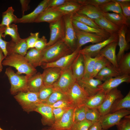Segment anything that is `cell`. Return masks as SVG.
I'll return each mask as SVG.
<instances>
[{"label": "cell", "instance_id": "7dc6e473", "mask_svg": "<svg viewBox=\"0 0 130 130\" xmlns=\"http://www.w3.org/2000/svg\"><path fill=\"white\" fill-rule=\"evenodd\" d=\"M122 119L116 125L117 130H130V115L126 116Z\"/></svg>", "mask_w": 130, "mask_h": 130}, {"label": "cell", "instance_id": "ba28073f", "mask_svg": "<svg viewBox=\"0 0 130 130\" xmlns=\"http://www.w3.org/2000/svg\"><path fill=\"white\" fill-rule=\"evenodd\" d=\"M65 27V36L63 40L72 52L76 49L77 38L71 16H63Z\"/></svg>", "mask_w": 130, "mask_h": 130}, {"label": "cell", "instance_id": "74e56055", "mask_svg": "<svg viewBox=\"0 0 130 130\" xmlns=\"http://www.w3.org/2000/svg\"><path fill=\"white\" fill-rule=\"evenodd\" d=\"M103 13L111 11L113 13L123 14L119 4L113 0L100 5L97 6Z\"/></svg>", "mask_w": 130, "mask_h": 130}, {"label": "cell", "instance_id": "680465c9", "mask_svg": "<svg viewBox=\"0 0 130 130\" xmlns=\"http://www.w3.org/2000/svg\"><path fill=\"white\" fill-rule=\"evenodd\" d=\"M88 130H103L100 121L93 124Z\"/></svg>", "mask_w": 130, "mask_h": 130}, {"label": "cell", "instance_id": "f5cc1de1", "mask_svg": "<svg viewBox=\"0 0 130 130\" xmlns=\"http://www.w3.org/2000/svg\"><path fill=\"white\" fill-rule=\"evenodd\" d=\"M47 42L45 37L43 36L39 38L36 42L34 48L40 51H42L47 47Z\"/></svg>", "mask_w": 130, "mask_h": 130}, {"label": "cell", "instance_id": "7c38bea8", "mask_svg": "<svg viewBox=\"0 0 130 130\" xmlns=\"http://www.w3.org/2000/svg\"><path fill=\"white\" fill-rule=\"evenodd\" d=\"M81 49V48H77L72 53L63 56L54 62L43 63L41 66L44 69L48 67H54L63 70L70 67Z\"/></svg>", "mask_w": 130, "mask_h": 130}, {"label": "cell", "instance_id": "277c9868", "mask_svg": "<svg viewBox=\"0 0 130 130\" xmlns=\"http://www.w3.org/2000/svg\"><path fill=\"white\" fill-rule=\"evenodd\" d=\"M14 98L23 110L28 113L35 111L38 105L41 103L38 93L29 91L21 92L15 95Z\"/></svg>", "mask_w": 130, "mask_h": 130}, {"label": "cell", "instance_id": "3957f363", "mask_svg": "<svg viewBox=\"0 0 130 130\" xmlns=\"http://www.w3.org/2000/svg\"><path fill=\"white\" fill-rule=\"evenodd\" d=\"M5 73L11 84V94L15 95L20 92L28 91L27 81L30 77L18 74L10 67L6 69Z\"/></svg>", "mask_w": 130, "mask_h": 130}, {"label": "cell", "instance_id": "30bf717a", "mask_svg": "<svg viewBox=\"0 0 130 130\" xmlns=\"http://www.w3.org/2000/svg\"><path fill=\"white\" fill-rule=\"evenodd\" d=\"M118 40V34L111 35L108 38L102 41L86 46L83 49L80 50L78 53L95 57L99 55L100 51L107 45Z\"/></svg>", "mask_w": 130, "mask_h": 130}, {"label": "cell", "instance_id": "f35d334b", "mask_svg": "<svg viewBox=\"0 0 130 130\" xmlns=\"http://www.w3.org/2000/svg\"><path fill=\"white\" fill-rule=\"evenodd\" d=\"M7 35L10 36L11 38V40L15 42H18L22 39L18 33L17 25L14 23L5 26L2 38L5 39Z\"/></svg>", "mask_w": 130, "mask_h": 130}, {"label": "cell", "instance_id": "4316f807", "mask_svg": "<svg viewBox=\"0 0 130 130\" xmlns=\"http://www.w3.org/2000/svg\"><path fill=\"white\" fill-rule=\"evenodd\" d=\"M42 73H37L28 79L27 83L28 91L38 93L44 86Z\"/></svg>", "mask_w": 130, "mask_h": 130}, {"label": "cell", "instance_id": "8fae6325", "mask_svg": "<svg viewBox=\"0 0 130 130\" xmlns=\"http://www.w3.org/2000/svg\"><path fill=\"white\" fill-rule=\"evenodd\" d=\"M123 97L121 91L117 88L112 89L107 93L104 102L97 109L101 115L109 113L114 103L117 100Z\"/></svg>", "mask_w": 130, "mask_h": 130}, {"label": "cell", "instance_id": "2e32d148", "mask_svg": "<svg viewBox=\"0 0 130 130\" xmlns=\"http://www.w3.org/2000/svg\"><path fill=\"white\" fill-rule=\"evenodd\" d=\"M50 0H43L31 12L18 18L16 23H30L34 22L37 17L48 7Z\"/></svg>", "mask_w": 130, "mask_h": 130}, {"label": "cell", "instance_id": "db71d44e", "mask_svg": "<svg viewBox=\"0 0 130 130\" xmlns=\"http://www.w3.org/2000/svg\"><path fill=\"white\" fill-rule=\"evenodd\" d=\"M121 9L123 14L126 17L130 23V2L124 3H118Z\"/></svg>", "mask_w": 130, "mask_h": 130}, {"label": "cell", "instance_id": "4fadbf2b", "mask_svg": "<svg viewBox=\"0 0 130 130\" xmlns=\"http://www.w3.org/2000/svg\"><path fill=\"white\" fill-rule=\"evenodd\" d=\"M74 30L77 38L76 48H81L82 46L89 43L95 44L106 39L96 34Z\"/></svg>", "mask_w": 130, "mask_h": 130}, {"label": "cell", "instance_id": "8d00e7d4", "mask_svg": "<svg viewBox=\"0 0 130 130\" xmlns=\"http://www.w3.org/2000/svg\"><path fill=\"white\" fill-rule=\"evenodd\" d=\"M118 69L121 75H130V52L124 54L118 63Z\"/></svg>", "mask_w": 130, "mask_h": 130}, {"label": "cell", "instance_id": "60d3db41", "mask_svg": "<svg viewBox=\"0 0 130 130\" xmlns=\"http://www.w3.org/2000/svg\"><path fill=\"white\" fill-rule=\"evenodd\" d=\"M61 100H68L66 94L59 91L55 90L45 102L42 103L50 105Z\"/></svg>", "mask_w": 130, "mask_h": 130}, {"label": "cell", "instance_id": "d590c367", "mask_svg": "<svg viewBox=\"0 0 130 130\" xmlns=\"http://www.w3.org/2000/svg\"><path fill=\"white\" fill-rule=\"evenodd\" d=\"M14 11L13 7L10 6L2 13V21L0 23V26H6L13 23H16L18 18L14 14Z\"/></svg>", "mask_w": 130, "mask_h": 130}, {"label": "cell", "instance_id": "9a60e30c", "mask_svg": "<svg viewBox=\"0 0 130 130\" xmlns=\"http://www.w3.org/2000/svg\"><path fill=\"white\" fill-rule=\"evenodd\" d=\"M124 82L127 83L130 82V75H122L111 78L104 81L98 86V87L100 90H102L107 93Z\"/></svg>", "mask_w": 130, "mask_h": 130}, {"label": "cell", "instance_id": "7402d4cb", "mask_svg": "<svg viewBox=\"0 0 130 130\" xmlns=\"http://www.w3.org/2000/svg\"><path fill=\"white\" fill-rule=\"evenodd\" d=\"M128 27L124 25L119 28L118 33V44L119 49L117 55V63L124 54L125 51L129 49V46L126 38V34L127 31Z\"/></svg>", "mask_w": 130, "mask_h": 130}, {"label": "cell", "instance_id": "bcb514c9", "mask_svg": "<svg viewBox=\"0 0 130 130\" xmlns=\"http://www.w3.org/2000/svg\"><path fill=\"white\" fill-rule=\"evenodd\" d=\"M93 124L85 119L81 122L74 123L71 130H88Z\"/></svg>", "mask_w": 130, "mask_h": 130}, {"label": "cell", "instance_id": "7a4b0ae2", "mask_svg": "<svg viewBox=\"0 0 130 130\" xmlns=\"http://www.w3.org/2000/svg\"><path fill=\"white\" fill-rule=\"evenodd\" d=\"M73 52L63 40H60L42 51V64L54 62Z\"/></svg>", "mask_w": 130, "mask_h": 130}, {"label": "cell", "instance_id": "484cf974", "mask_svg": "<svg viewBox=\"0 0 130 130\" xmlns=\"http://www.w3.org/2000/svg\"><path fill=\"white\" fill-rule=\"evenodd\" d=\"M72 23L75 29L96 34L102 36L106 39L111 35L103 29L93 28L75 20H72Z\"/></svg>", "mask_w": 130, "mask_h": 130}, {"label": "cell", "instance_id": "f907efd6", "mask_svg": "<svg viewBox=\"0 0 130 130\" xmlns=\"http://www.w3.org/2000/svg\"><path fill=\"white\" fill-rule=\"evenodd\" d=\"M39 32H31L30 35L26 38L28 49L34 48L35 44L39 38Z\"/></svg>", "mask_w": 130, "mask_h": 130}, {"label": "cell", "instance_id": "836d02e7", "mask_svg": "<svg viewBox=\"0 0 130 130\" xmlns=\"http://www.w3.org/2000/svg\"><path fill=\"white\" fill-rule=\"evenodd\" d=\"M83 55L84 65V73L83 78L91 77L95 63L99 55L95 57H92L87 55Z\"/></svg>", "mask_w": 130, "mask_h": 130}, {"label": "cell", "instance_id": "6da1fadb", "mask_svg": "<svg viewBox=\"0 0 130 130\" xmlns=\"http://www.w3.org/2000/svg\"><path fill=\"white\" fill-rule=\"evenodd\" d=\"M4 66L14 68L17 74H25L31 77L37 72L36 68L33 66L26 58L25 56L17 53L9 54L5 58L2 62Z\"/></svg>", "mask_w": 130, "mask_h": 130}, {"label": "cell", "instance_id": "8992f818", "mask_svg": "<svg viewBox=\"0 0 130 130\" xmlns=\"http://www.w3.org/2000/svg\"><path fill=\"white\" fill-rule=\"evenodd\" d=\"M130 114V110L123 109L102 116L100 122L103 130H107L116 125L123 117Z\"/></svg>", "mask_w": 130, "mask_h": 130}, {"label": "cell", "instance_id": "e0dca14e", "mask_svg": "<svg viewBox=\"0 0 130 130\" xmlns=\"http://www.w3.org/2000/svg\"><path fill=\"white\" fill-rule=\"evenodd\" d=\"M64 15L63 13L54 8L47 7L37 17L34 22H46L50 24L58 21Z\"/></svg>", "mask_w": 130, "mask_h": 130}, {"label": "cell", "instance_id": "d6986e66", "mask_svg": "<svg viewBox=\"0 0 130 130\" xmlns=\"http://www.w3.org/2000/svg\"><path fill=\"white\" fill-rule=\"evenodd\" d=\"M63 69L57 67H49L44 69L42 73L43 83L46 86L52 85L59 78Z\"/></svg>", "mask_w": 130, "mask_h": 130}, {"label": "cell", "instance_id": "5b68a950", "mask_svg": "<svg viewBox=\"0 0 130 130\" xmlns=\"http://www.w3.org/2000/svg\"><path fill=\"white\" fill-rule=\"evenodd\" d=\"M68 100L74 108L85 104L90 96L76 81L65 93Z\"/></svg>", "mask_w": 130, "mask_h": 130}, {"label": "cell", "instance_id": "ab89813d", "mask_svg": "<svg viewBox=\"0 0 130 130\" xmlns=\"http://www.w3.org/2000/svg\"><path fill=\"white\" fill-rule=\"evenodd\" d=\"M71 16L73 20L79 21L93 28L102 29L95 22L94 20L90 19L84 15L77 13Z\"/></svg>", "mask_w": 130, "mask_h": 130}, {"label": "cell", "instance_id": "f6af8a7d", "mask_svg": "<svg viewBox=\"0 0 130 130\" xmlns=\"http://www.w3.org/2000/svg\"><path fill=\"white\" fill-rule=\"evenodd\" d=\"M55 91L52 85L43 87L38 92L39 98L41 103L45 102Z\"/></svg>", "mask_w": 130, "mask_h": 130}, {"label": "cell", "instance_id": "5bb4252c", "mask_svg": "<svg viewBox=\"0 0 130 130\" xmlns=\"http://www.w3.org/2000/svg\"><path fill=\"white\" fill-rule=\"evenodd\" d=\"M74 108L67 109L61 118L55 121L51 127L52 129V130H71L74 124Z\"/></svg>", "mask_w": 130, "mask_h": 130}, {"label": "cell", "instance_id": "e575fe53", "mask_svg": "<svg viewBox=\"0 0 130 130\" xmlns=\"http://www.w3.org/2000/svg\"><path fill=\"white\" fill-rule=\"evenodd\" d=\"M123 109L130 110V91L124 97L117 100L112 106L109 113Z\"/></svg>", "mask_w": 130, "mask_h": 130}, {"label": "cell", "instance_id": "f1b7e54d", "mask_svg": "<svg viewBox=\"0 0 130 130\" xmlns=\"http://www.w3.org/2000/svg\"><path fill=\"white\" fill-rule=\"evenodd\" d=\"M82 5L75 1V0H69L63 5L54 8L63 13L64 15L72 16L77 13Z\"/></svg>", "mask_w": 130, "mask_h": 130}, {"label": "cell", "instance_id": "603a6c76", "mask_svg": "<svg viewBox=\"0 0 130 130\" xmlns=\"http://www.w3.org/2000/svg\"><path fill=\"white\" fill-rule=\"evenodd\" d=\"M6 49L8 55L15 53L25 56L28 50L26 38L22 39L17 42H13L11 40L8 42Z\"/></svg>", "mask_w": 130, "mask_h": 130}, {"label": "cell", "instance_id": "ee69618b", "mask_svg": "<svg viewBox=\"0 0 130 130\" xmlns=\"http://www.w3.org/2000/svg\"><path fill=\"white\" fill-rule=\"evenodd\" d=\"M86 107L84 105L74 108L73 115L74 123L86 119Z\"/></svg>", "mask_w": 130, "mask_h": 130}, {"label": "cell", "instance_id": "9c48e42d", "mask_svg": "<svg viewBox=\"0 0 130 130\" xmlns=\"http://www.w3.org/2000/svg\"><path fill=\"white\" fill-rule=\"evenodd\" d=\"M49 27L50 30V37L47 42V47L51 46L64 39L65 27L63 17L58 21L49 24Z\"/></svg>", "mask_w": 130, "mask_h": 130}, {"label": "cell", "instance_id": "11a10c76", "mask_svg": "<svg viewBox=\"0 0 130 130\" xmlns=\"http://www.w3.org/2000/svg\"><path fill=\"white\" fill-rule=\"evenodd\" d=\"M67 109L59 108H53L55 122L60 119Z\"/></svg>", "mask_w": 130, "mask_h": 130}, {"label": "cell", "instance_id": "6f0895ef", "mask_svg": "<svg viewBox=\"0 0 130 130\" xmlns=\"http://www.w3.org/2000/svg\"><path fill=\"white\" fill-rule=\"evenodd\" d=\"M20 2L21 6V11L22 16L24 15V13L30 8L29 4L30 1L28 0H20Z\"/></svg>", "mask_w": 130, "mask_h": 130}, {"label": "cell", "instance_id": "b9f144b4", "mask_svg": "<svg viewBox=\"0 0 130 130\" xmlns=\"http://www.w3.org/2000/svg\"><path fill=\"white\" fill-rule=\"evenodd\" d=\"M101 116L97 109L89 108L87 107L85 119L92 123L100 121Z\"/></svg>", "mask_w": 130, "mask_h": 130}, {"label": "cell", "instance_id": "816d5d0a", "mask_svg": "<svg viewBox=\"0 0 130 130\" xmlns=\"http://www.w3.org/2000/svg\"><path fill=\"white\" fill-rule=\"evenodd\" d=\"M5 26L0 25V48L3 51L5 57L8 55L6 46L8 42L3 40L2 38V35L4 33Z\"/></svg>", "mask_w": 130, "mask_h": 130}, {"label": "cell", "instance_id": "cb8c5ba5", "mask_svg": "<svg viewBox=\"0 0 130 130\" xmlns=\"http://www.w3.org/2000/svg\"><path fill=\"white\" fill-rule=\"evenodd\" d=\"M73 75L77 81L81 79L84 73V65L83 56L79 53L71 66Z\"/></svg>", "mask_w": 130, "mask_h": 130}, {"label": "cell", "instance_id": "44dd1931", "mask_svg": "<svg viewBox=\"0 0 130 130\" xmlns=\"http://www.w3.org/2000/svg\"><path fill=\"white\" fill-rule=\"evenodd\" d=\"M118 41L112 42L107 45L100 51L99 55L107 59L115 68L118 69V64L116 55V49Z\"/></svg>", "mask_w": 130, "mask_h": 130}, {"label": "cell", "instance_id": "6125c7cd", "mask_svg": "<svg viewBox=\"0 0 130 130\" xmlns=\"http://www.w3.org/2000/svg\"><path fill=\"white\" fill-rule=\"evenodd\" d=\"M41 130H52L51 128V127L49 128H45Z\"/></svg>", "mask_w": 130, "mask_h": 130}, {"label": "cell", "instance_id": "d6a6232c", "mask_svg": "<svg viewBox=\"0 0 130 130\" xmlns=\"http://www.w3.org/2000/svg\"><path fill=\"white\" fill-rule=\"evenodd\" d=\"M103 15L107 19L119 27L125 25L129 27L130 23L126 17L122 14L108 12L103 13Z\"/></svg>", "mask_w": 130, "mask_h": 130}, {"label": "cell", "instance_id": "52a82bcc", "mask_svg": "<svg viewBox=\"0 0 130 130\" xmlns=\"http://www.w3.org/2000/svg\"><path fill=\"white\" fill-rule=\"evenodd\" d=\"M76 81L70 67L63 70L58 79L52 86L55 91H59L65 93Z\"/></svg>", "mask_w": 130, "mask_h": 130}, {"label": "cell", "instance_id": "f546056e", "mask_svg": "<svg viewBox=\"0 0 130 130\" xmlns=\"http://www.w3.org/2000/svg\"><path fill=\"white\" fill-rule=\"evenodd\" d=\"M25 56L27 61L35 68L42 64V51L34 48L29 49Z\"/></svg>", "mask_w": 130, "mask_h": 130}, {"label": "cell", "instance_id": "94428289", "mask_svg": "<svg viewBox=\"0 0 130 130\" xmlns=\"http://www.w3.org/2000/svg\"><path fill=\"white\" fill-rule=\"evenodd\" d=\"M118 3H124L130 2V0H113Z\"/></svg>", "mask_w": 130, "mask_h": 130}, {"label": "cell", "instance_id": "7bdbcfd3", "mask_svg": "<svg viewBox=\"0 0 130 130\" xmlns=\"http://www.w3.org/2000/svg\"><path fill=\"white\" fill-rule=\"evenodd\" d=\"M110 63V62L105 58L99 55L95 63L91 78H94L102 68Z\"/></svg>", "mask_w": 130, "mask_h": 130}, {"label": "cell", "instance_id": "d4e9b609", "mask_svg": "<svg viewBox=\"0 0 130 130\" xmlns=\"http://www.w3.org/2000/svg\"><path fill=\"white\" fill-rule=\"evenodd\" d=\"M120 75L118 69L110 63L102 68L94 78L104 81L111 78Z\"/></svg>", "mask_w": 130, "mask_h": 130}, {"label": "cell", "instance_id": "ffe728a7", "mask_svg": "<svg viewBox=\"0 0 130 130\" xmlns=\"http://www.w3.org/2000/svg\"><path fill=\"white\" fill-rule=\"evenodd\" d=\"M35 111L39 113L42 115V122L43 125L51 126L54 123L55 120L53 108L50 106L41 103L38 105Z\"/></svg>", "mask_w": 130, "mask_h": 130}, {"label": "cell", "instance_id": "681fc988", "mask_svg": "<svg viewBox=\"0 0 130 130\" xmlns=\"http://www.w3.org/2000/svg\"><path fill=\"white\" fill-rule=\"evenodd\" d=\"M49 106L52 108H59L67 109L74 108L71 103L67 100H60Z\"/></svg>", "mask_w": 130, "mask_h": 130}, {"label": "cell", "instance_id": "c3c4849f", "mask_svg": "<svg viewBox=\"0 0 130 130\" xmlns=\"http://www.w3.org/2000/svg\"><path fill=\"white\" fill-rule=\"evenodd\" d=\"M82 5H89L96 6L108 2L111 0H75Z\"/></svg>", "mask_w": 130, "mask_h": 130}, {"label": "cell", "instance_id": "be15d7a7", "mask_svg": "<svg viewBox=\"0 0 130 130\" xmlns=\"http://www.w3.org/2000/svg\"><path fill=\"white\" fill-rule=\"evenodd\" d=\"M0 130H5L2 129L0 126Z\"/></svg>", "mask_w": 130, "mask_h": 130}, {"label": "cell", "instance_id": "9f6ffc18", "mask_svg": "<svg viewBox=\"0 0 130 130\" xmlns=\"http://www.w3.org/2000/svg\"><path fill=\"white\" fill-rule=\"evenodd\" d=\"M69 0H50L47 7L56 8L65 4Z\"/></svg>", "mask_w": 130, "mask_h": 130}, {"label": "cell", "instance_id": "1f68e13d", "mask_svg": "<svg viewBox=\"0 0 130 130\" xmlns=\"http://www.w3.org/2000/svg\"><path fill=\"white\" fill-rule=\"evenodd\" d=\"M106 94L104 91L100 90L96 94L90 97L84 105L89 108L98 109L104 102Z\"/></svg>", "mask_w": 130, "mask_h": 130}, {"label": "cell", "instance_id": "ac0fdd59", "mask_svg": "<svg viewBox=\"0 0 130 130\" xmlns=\"http://www.w3.org/2000/svg\"><path fill=\"white\" fill-rule=\"evenodd\" d=\"M77 81L90 97L94 95L100 91L98 86L103 83L102 81L98 79L91 77L82 78Z\"/></svg>", "mask_w": 130, "mask_h": 130}, {"label": "cell", "instance_id": "4dcf8cb0", "mask_svg": "<svg viewBox=\"0 0 130 130\" xmlns=\"http://www.w3.org/2000/svg\"><path fill=\"white\" fill-rule=\"evenodd\" d=\"M77 13L84 15L93 20L103 15V13L97 6L89 5H82Z\"/></svg>", "mask_w": 130, "mask_h": 130}, {"label": "cell", "instance_id": "91938a15", "mask_svg": "<svg viewBox=\"0 0 130 130\" xmlns=\"http://www.w3.org/2000/svg\"><path fill=\"white\" fill-rule=\"evenodd\" d=\"M5 58L2 51L0 48V73L1 72L3 69L2 62Z\"/></svg>", "mask_w": 130, "mask_h": 130}, {"label": "cell", "instance_id": "83f0119b", "mask_svg": "<svg viewBox=\"0 0 130 130\" xmlns=\"http://www.w3.org/2000/svg\"><path fill=\"white\" fill-rule=\"evenodd\" d=\"M94 20L102 29L110 35L118 34L120 27L107 19L103 15Z\"/></svg>", "mask_w": 130, "mask_h": 130}]
</instances>
